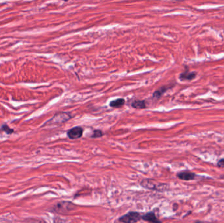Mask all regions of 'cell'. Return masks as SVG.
<instances>
[{
  "mask_svg": "<svg viewBox=\"0 0 224 223\" xmlns=\"http://www.w3.org/2000/svg\"><path fill=\"white\" fill-rule=\"evenodd\" d=\"M77 205L71 201H62L54 205L53 207L51 208V211L61 214V215H65V214H68V213L74 211Z\"/></svg>",
  "mask_w": 224,
  "mask_h": 223,
  "instance_id": "1",
  "label": "cell"
},
{
  "mask_svg": "<svg viewBox=\"0 0 224 223\" xmlns=\"http://www.w3.org/2000/svg\"><path fill=\"white\" fill-rule=\"evenodd\" d=\"M71 115L68 113H59L55 115L50 121H47L44 125H52V124H62L71 118Z\"/></svg>",
  "mask_w": 224,
  "mask_h": 223,
  "instance_id": "2",
  "label": "cell"
},
{
  "mask_svg": "<svg viewBox=\"0 0 224 223\" xmlns=\"http://www.w3.org/2000/svg\"><path fill=\"white\" fill-rule=\"evenodd\" d=\"M142 219V215L138 212L131 211L121 217L119 219V222L125 223L137 222Z\"/></svg>",
  "mask_w": 224,
  "mask_h": 223,
  "instance_id": "3",
  "label": "cell"
},
{
  "mask_svg": "<svg viewBox=\"0 0 224 223\" xmlns=\"http://www.w3.org/2000/svg\"><path fill=\"white\" fill-rule=\"evenodd\" d=\"M140 185L146 189L149 190H158V191H161L160 184L157 183L156 181L152 179H145L142 180V182L140 183Z\"/></svg>",
  "mask_w": 224,
  "mask_h": 223,
  "instance_id": "4",
  "label": "cell"
},
{
  "mask_svg": "<svg viewBox=\"0 0 224 223\" xmlns=\"http://www.w3.org/2000/svg\"><path fill=\"white\" fill-rule=\"evenodd\" d=\"M83 134V128L81 126H75L68 131L67 136L70 139H77L82 137Z\"/></svg>",
  "mask_w": 224,
  "mask_h": 223,
  "instance_id": "5",
  "label": "cell"
},
{
  "mask_svg": "<svg viewBox=\"0 0 224 223\" xmlns=\"http://www.w3.org/2000/svg\"><path fill=\"white\" fill-rule=\"evenodd\" d=\"M196 175L191 172L189 171H181L177 174V177L181 179L184 180V181H191L195 178Z\"/></svg>",
  "mask_w": 224,
  "mask_h": 223,
  "instance_id": "6",
  "label": "cell"
},
{
  "mask_svg": "<svg viewBox=\"0 0 224 223\" xmlns=\"http://www.w3.org/2000/svg\"><path fill=\"white\" fill-rule=\"evenodd\" d=\"M142 219L149 222H153V223L161 222V221L158 219L156 215V214L153 212H148L144 214V215H142Z\"/></svg>",
  "mask_w": 224,
  "mask_h": 223,
  "instance_id": "7",
  "label": "cell"
},
{
  "mask_svg": "<svg viewBox=\"0 0 224 223\" xmlns=\"http://www.w3.org/2000/svg\"><path fill=\"white\" fill-rule=\"evenodd\" d=\"M197 75L196 72H189L186 71L182 73L180 75V79L181 81H191L195 78Z\"/></svg>",
  "mask_w": 224,
  "mask_h": 223,
  "instance_id": "8",
  "label": "cell"
},
{
  "mask_svg": "<svg viewBox=\"0 0 224 223\" xmlns=\"http://www.w3.org/2000/svg\"><path fill=\"white\" fill-rule=\"evenodd\" d=\"M124 103H125V100L123 98H118V99L111 101L110 106L113 108H120L124 105Z\"/></svg>",
  "mask_w": 224,
  "mask_h": 223,
  "instance_id": "9",
  "label": "cell"
},
{
  "mask_svg": "<svg viewBox=\"0 0 224 223\" xmlns=\"http://www.w3.org/2000/svg\"><path fill=\"white\" fill-rule=\"evenodd\" d=\"M132 107L135 109H143L146 108V103L145 100H135L132 103Z\"/></svg>",
  "mask_w": 224,
  "mask_h": 223,
  "instance_id": "10",
  "label": "cell"
},
{
  "mask_svg": "<svg viewBox=\"0 0 224 223\" xmlns=\"http://www.w3.org/2000/svg\"><path fill=\"white\" fill-rule=\"evenodd\" d=\"M168 89H169V88L166 87H163L160 88L153 93V98H156V99H159V98H160L163 96V94H164Z\"/></svg>",
  "mask_w": 224,
  "mask_h": 223,
  "instance_id": "11",
  "label": "cell"
},
{
  "mask_svg": "<svg viewBox=\"0 0 224 223\" xmlns=\"http://www.w3.org/2000/svg\"><path fill=\"white\" fill-rule=\"evenodd\" d=\"M0 131H4L7 134H11L12 133L14 132V130L11 129L9 127L7 124H3V125L0 128Z\"/></svg>",
  "mask_w": 224,
  "mask_h": 223,
  "instance_id": "12",
  "label": "cell"
},
{
  "mask_svg": "<svg viewBox=\"0 0 224 223\" xmlns=\"http://www.w3.org/2000/svg\"><path fill=\"white\" fill-rule=\"evenodd\" d=\"M104 136V133L100 130H94L93 135L91 136L92 138H101L102 136Z\"/></svg>",
  "mask_w": 224,
  "mask_h": 223,
  "instance_id": "13",
  "label": "cell"
},
{
  "mask_svg": "<svg viewBox=\"0 0 224 223\" xmlns=\"http://www.w3.org/2000/svg\"><path fill=\"white\" fill-rule=\"evenodd\" d=\"M218 166L219 167V168H224V158L219 160L218 162Z\"/></svg>",
  "mask_w": 224,
  "mask_h": 223,
  "instance_id": "14",
  "label": "cell"
},
{
  "mask_svg": "<svg viewBox=\"0 0 224 223\" xmlns=\"http://www.w3.org/2000/svg\"><path fill=\"white\" fill-rule=\"evenodd\" d=\"M63 1H65V2H68V0H63Z\"/></svg>",
  "mask_w": 224,
  "mask_h": 223,
  "instance_id": "15",
  "label": "cell"
}]
</instances>
